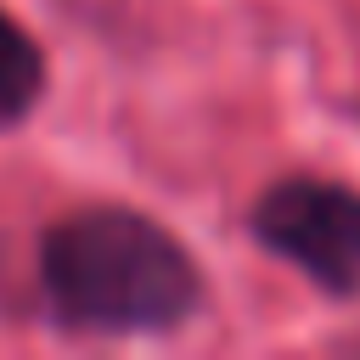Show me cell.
Masks as SVG:
<instances>
[{"label":"cell","instance_id":"1","mask_svg":"<svg viewBox=\"0 0 360 360\" xmlns=\"http://www.w3.org/2000/svg\"><path fill=\"white\" fill-rule=\"evenodd\" d=\"M45 304L73 332H169L202 304L197 259L135 208H79L45 231Z\"/></svg>","mask_w":360,"mask_h":360},{"label":"cell","instance_id":"2","mask_svg":"<svg viewBox=\"0 0 360 360\" xmlns=\"http://www.w3.org/2000/svg\"><path fill=\"white\" fill-rule=\"evenodd\" d=\"M253 236L298 264L321 292L354 298L360 292V191L343 180L292 174L276 180L253 202Z\"/></svg>","mask_w":360,"mask_h":360},{"label":"cell","instance_id":"3","mask_svg":"<svg viewBox=\"0 0 360 360\" xmlns=\"http://www.w3.org/2000/svg\"><path fill=\"white\" fill-rule=\"evenodd\" d=\"M45 90V56L39 45L0 11V129L17 124Z\"/></svg>","mask_w":360,"mask_h":360}]
</instances>
